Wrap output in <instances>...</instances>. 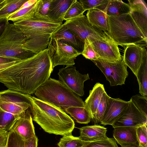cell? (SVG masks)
Segmentation results:
<instances>
[{"label":"cell","instance_id":"1","mask_svg":"<svg viewBox=\"0 0 147 147\" xmlns=\"http://www.w3.org/2000/svg\"><path fill=\"white\" fill-rule=\"evenodd\" d=\"M53 69L47 48L0 70V82L8 89L31 95L50 78Z\"/></svg>","mask_w":147,"mask_h":147},{"label":"cell","instance_id":"2","mask_svg":"<svg viewBox=\"0 0 147 147\" xmlns=\"http://www.w3.org/2000/svg\"><path fill=\"white\" fill-rule=\"evenodd\" d=\"M29 101L32 120L45 132L63 136L71 134L75 123L62 109L31 95Z\"/></svg>","mask_w":147,"mask_h":147},{"label":"cell","instance_id":"3","mask_svg":"<svg viewBox=\"0 0 147 147\" xmlns=\"http://www.w3.org/2000/svg\"><path fill=\"white\" fill-rule=\"evenodd\" d=\"M13 24L26 37L24 49L35 54L47 48L51 34L62 24L35 14L32 19Z\"/></svg>","mask_w":147,"mask_h":147},{"label":"cell","instance_id":"4","mask_svg":"<svg viewBox=\"0 0 147 147\" xmlns=\"http://www.w3.org/2000/svg\"><path fill=\"white\" fill-rule=\"evenodd\" d=\"M39 99L62 109L72 107H84V102L59 80L51 78L36 90Z\"/></svg>","mask_w":147,"mask_h":147},{"label":"cell","instance_id":"5","mask_svg":"<svg viewBox=\"0 0 147 147\" xmlns=\"http://www.w3.org/2000/svg\"><path fill=\"white\" fill-rule=\"evenodd\" d=\"M109 37L118 46L147 43V39L129 13L108 16Z\"/></svg>","mask_w":147,"mask_h":147},{"label":"cell","instance_id":"6","mask_svg":"<svg viewBox=\"0 0 147 147\" xmlns=\"http://www.w3.org/2000/svg\"><path fill=\"white\" fill-rule=\"evenodd\" d=\"M26 37L13 24L7 21L0 37V56L22 60L35 54L24 49Z\"/></svg>","mask_w":147,"mask_h":147},{"label":"cell","instance_id":"7","mask_svg":"<svg viewBox=\"0 0 147 147\" xmlns=\"http://www.w3.org/2000/svg\"><path fill=\"white\" fill-rule=\"evenodd\" d=\"M47 49L53 69L58 65L73 66L75 64V59L81 54L71 46L51 38Z\"/></svg>","mask_w":147,"mask_h":147},{"label":"cell","instance_id":"8","mask_svg":"<svg viewBox=\"0 0 147 147\" xmlns=\"http://www.w3.org/2000/svg\"><path fill=\"white\" fill-rule=\"evenodd\" d=\"M29 95L10 89L0 91V111L20 116L30 110Z\"/></svg>","mask_w":147,"mask_h":147},{"label":"cell","instance_id":"9","mask_svg":"<svg viewBox=\"0 0 147 147\" xmlns=\"http://www.w3.org/2000/svg\"><path fill=\"white\" fill-rule=\"evenodd\" d=\"M64 24L84 42L86 38L102 40L110 38L108 34L92 26L83 14L66 21Z\"/></svg>","mask_w":147,"mask_h":147},{"label":"cell","instance_id":"10","mask_svg":"<svg viewBox=\"0 0 147 147\" xmlns=\"http://www.w3.org/2000/svg\"><path fill=\"white\" fill-rule=\"evenodd\" d=\"M105 76L111 86L125 84L128 75L127 66L123 59L115 62L105 61L98 59L92 61Z\"/></svg>","mask_w":147,"mask_h":147},{"label":"cell","instance_id":"11","mask_svg":"<svg viewBox=\"0 0 147 147\" xmlns=\"http://www.w3.org/2000/svg\"><path fill=\"white\" fill-rule=\"evenodd\" d=\"M59 80L79 96L84 94V83L90 79L88 74H82L76 69V67H66L59 69Z\"/></svg>","mask_w":147,"mask_h":147},{"label":"cell","instance_id":"12","mask_svg":"<svg viewBox=\"0 0 147 147\" xmlns=\"http://www.w3.org/2000/svg\"><path fill=\"white\" fill-rule=\"evenodd\" d=\"M87 39L98 59L110 62H115L122 59L118 45L110 38L102 40Z\"/></svg>","mask_w":147,"mask_h":147},{"label":"cell","instance_id":"13","mask_svg":"<svg viewBox=\"0 0 147 147\" xmlns=\"http://www.w3.org/2000/svg\"><path fill=\"white\" fill-rule=\"evenodd\" d=\"M147 124V118L136 108L130 99L127 107L112 126L113 128L119 126L138 127Z\"/></svg>","mask_w":147,"mask_h":147},{"label":"cell","instance_id":"14","mask_svg":"<svg viewBox=\"0 0 147 147\" xmlns=\"http://www.w3.org/2000/svg\"><path fill=\"white\" fill-rule=\"evenodd\" d=\"M147 53L146 49L140 45L130 44L126 45L123 60L136 76L144 57Z\"/></svg>","mask_w":147,"mask_h":147},{"label":"cell","instance_id":"15","mask_svg":"<svg viewBox=\"0 0 147 147\" xmlns=\"http://www.w3.org/2000/svg\"><path fill=\"white\" fill-rule=\"evenodd\" d=\"M129 101L109 97L106 107L100 123L102 125H112L128 107Z\"/></svg>","mask_w":147,"mask_h":147},{"label":"cell","instance_id":"16","mask_svg":"<svg viewBox=\"0 0 147 147\" xmlns=\"http://www.w3.org/2000/svg\"><path fill=\"white\" fill-rule=\"evenodd\" d=\"M129 14L133 20L147 39V7L142 0H129Z\"/></svg>","mask_w":147,"mask_h":147},{"label":"cell","instance_id":"17","mask_svg":"<svg viewBox=\"0 0 147 147\" xmlns=\"http://www.w3.org/2000/svg\"><path fill=\"white\" fill-rule=\"evenodd\" d=\"M51 38L71 46L81 54L83 51L84 42L64 24L53 32Z\"/></svg>","mask_w":147,"mask_h":147},{"label":"cell","instance_id":"18","mask_svg":"<svg viewBox=\"0 0 147 147\" xmlns=\"http://www.w3.org/2000/svg\"><path fill=\"white\" fill-rule=\"evenodd\" d=\"M137 127L130 126L115 127L113 131V136L121 146L138 147L139 144L136 135Z\"/></svg>","mask_w":147,"mask_h":147},{"label":"cell","instance_id":"19","mask_svg":"<svg viewBox=\"0 0 147 147\" xmlns=\"http://www.w3.org/2000/svg\"><path fill=\"white\" fill-rule=\"evenodd\" d=\"M30 112L29 110L20 116L12 130L19 134L25 140L36 135Z\"/></svg>","mask_w":147,"mask_h":147},{"label":"cell","instance_id":"20","mask_svg":"<svg viewBox=\"0 0 147 147\" xmlns=\"http://www.w3.org/2000/svg\"><path fill=\"white\" fill-rule=\"evenodd\" d=\"M78 137L83 141L90 142L106 138L107 128L99 125H88L79 128Z\"/></svg>","mask_w":147,"mask_h":147},{"label":"cell","instance_id":"21","mask_svg":"<svg viewBox=\"0 0 147 147\" xmlns=\"http://www.w3.org/2000/svg\"><path fill=\"white\" fill-rule=\"evenodd\" d=\"M73 1L74 0H52L48 17L62 24L65 14Z\"/></svg>","mask_w":147,"mask_h":147},{"label":"cell","instance_id":"22","mask_svg":"<svg viewBox=\"0 0 147 147\" xmlns=\"http://www.w3.org/2000/svg\"><path fill=\"white\" fill-rule=\"evenodd\" d=\"M105 92L103 84L96 83L84 102V106L90 112L92 119L95 114L98 106L103 93Z\"/></svg>","mask_w":147,"mask_h":147},{"label":"cell","instance_id":"23","mask_svg":"<svg viewBox=\"0 0 147 147\" xmlns=\"http://www.w3.org/2000/svg\"><path fill=\"white\" fill-rule=\"evenodd\" d=\"M86 17L92 26L108 34L109 30L108 16L104 12L96 9H90L87 12Z\"/></svg>","mask_w":147,"mask_h":147},{"label":"cell","instance_id":"24","mask_svg":"<svg viewBox=\"0 0 147 147\" xmlns=\"http://www.w3.org/2000/svg\"><path fill=\"white\" fill-rule=\"evenodd\" d=\"M62 109L69 114L79 123L88 124L91 121V114L84 107H72Z\"/></svg>","mask_w":147,"mask_h":147},{"label":"cell","instance_id":"25","mask_svg":"<svg viewBox=\"0 0 147 147\" xmlns=\"http://www.w3.org/2000/svg\"><path fill=\"white\" fill-rule=\"evenodd\" d=\"M130 9L129 4L121 0H109L103 12L108 16H111L129 13Z\"/></svg>","mask_w":147,"mask_h":147},{"label":"cell","instance_id":"26","mask_svg":"<svg viewBox=\"0 0 147 147\" xmlns=\"http://www.w3.org/2000/svg\"><path fill=\"white\" fill-rule=\"evenodd\" d=\"M27 0H3L0 4V19L7 18L18 11Z\"/></svg>","mask_w":147,"mask_h":147},{"label":"cell","instance_id":"27","mask_svg":"<svg viewBox=\"0 0 147 147\" xmlns=\"http://www.w3.org/2000/svg\"><path fill=\"white\" fill-rule=\"evenodd\" d=\"M39 1V0H37L31 6L18 10L10 16L8 18V20L16 22L33 18L36 11Z\"/></svg>","mask_w":147,"mask_h":147},{"label":"cell","instance_id":"28","mask_svg":"<svg viewBox=\"0 0 147 147\" xmlns=\"http://www.w3.org/2000/svg\"><path fill=\"white\" fill-rule=\"evenodd\" d=\"M140 94L147 96V53L145 55L136 74Z\"/></svg>","mask_w":147,"mask_h":147},{"label":"cell","instance_id":"29","mask_svg":"<svg viewBox=\"0 0 147 147\" xmlns=\"http://www.w3.org/2000/svg\"><path fill=\"white\" fill-rule=\"evenodd\" d=\"M19 116L0 111V129H4L9 132L12 129Z\"/></svg>","mask_w":147,"mask_h":147},{"label":"cell","instance_id":"30","mask_svg":"<svg viewBox=\"0 0 147 147\" xmlns=\"http://www.w3.org/2000/svg\"><path fill=\"white\" fill-rule=\"evenodd\" d=\"M88 142L81 140L72 134L63 136L57 143L59 147H83Z\"/></svg>","mask_w":147,"mask_h":147},{"label":"cell","instance_id":"31","mask_svg":"<svg viewBox=\"0 0 147 147\" xmlns=\"http://www.w3.org/2000/svg\"><path fill=\"white\" fill-rule=\"evenodd\" d=\"M85 11L79 1L74 0L65 14L64 20L67 21L79 16L83 14Z\"/></svg>","mask_w":147,"mask_h":147},{"label":"cell","instance_id":"32","mask_svg":"<svg viewBox=\"0 0 147 147\" xmlns=\"http://www.w3.org/2000/svg\"><path fill=\"white\" fill-rule=\"evenodd\" d=\"M109 97L106 91L103 94L96 113L92 119L95 124L100 122L105 111Z\"/></svg>","mask_w":147,"mask_h":147},{"label":"cell","instance_id":"33","mask_svg":"<svg viewBox=\"0 0 147 147\" xmlns=\"http://www.w3.org/2000/svg\"><path fill=\"white\" fill-rule=\"evenodd\" d=\"M130 100L136 108L147 118V96L137 94L132 96Z\"/></svg>","mask_w":147,"mask_h":147},{"label":"cell","instance_id":"34","mask_svg":"<svg viewBox=\"0 0 147 147\" xmlns=\"http://www.w3.org/2000/svg\"><path fill=\"white\" fill-rule=\"evenodd\" d=\"M25 141L17 133L11 130L8 132L7 147H24Z\"/></svg>","mask_w":147,"mask_h":147},{"label":"cell","instance_id":"35","mask_svg":"<svg viewBox=\"0 0 147 147\" xmlns=\"http://www.w3.org/2000/svg\"><path fill=\"white\" fill-rule=\"evenodd\" d=\"M83 147H119L114 138H106L88 142Z\"/></svg>","mask_w":147,"mask_h":147},{"label":"cell","instance_id":"36","mask_svg":"<svg viewBox=\"0 0 147 147\" xmlns=\"http://www.w3.org/2000/svg\"><path fill=\"white\" fill-rule=\"evenodd\" d=\"M81 54L86 59L91 61L97 60L98 56L92 47L87 38L84 40V47Z\"/></svg>","mask_w":147,"mask_h":147},{"label":"cell","instance_id":"37","mask_svg":"<svg viewBox=\"0 0 147 147\" xmlns=\"http://www.w3.org/2000/svg\"><path fill=\"white\" fill-rule=\"evenodd\" d=\"M136 135L139 146L147 147V125L144 124L138 127L136 129Z\"/></svg>","mask_w":147,"mask_h":147},{"label":"cell","instance_id":"38","mask_svg":"<svg viewBox=\"0 0 147 147\" xmlns=\"http://www.w3.org/2000/svg\"><path fill=\"white\" fill-rule=\"evenodd\" d=\"M52 1V0H39L35 14L42 17H48Z\"/></svg>","mask_w":147,"mask_h":147},{"label":"cell","instance_id":"39","mask_svg":"<svg viewBox=\"0 0 147 147\" xmlns=\"http://www.w3.org/2000/svg\"><path fill=\"white\" fill-rule=\"evenodd\" d=\"M109 0H80L79 2L82 5L86 11L90 9H96L99 6L105 4Z\"/></svg>","mask_w":147,"mask_h":147},{"label":"cell","instance_id":"40","mask_svg":"<svg viewBox=\"0 0 147 147\" xmlns=\"http://www.w3.org/2000/svg\"><path fill=\"white\" fill-rule=\"evenodd\" d=\"M8 136V132L3 129H0V147H6Z\"/></svg>","mask_w":147,"mask_h":147},{"label":"cell","instance_id":"41","mask_svg":"<svg viewBox=\"0 0 147 147\" xmlns=\"http://www.w3.org/2000/svg\"><path fill=\"white\" fill-rule=\"evenodd\" d=\"M38 139L36 135L25 141L24 147H37Z\"/></svg>","mask_w":147,"mask_h":147},{"label":"cell","instance_id":"42","mask_svg":"<svg viewBox=\"0 0 147 147\" xmlns=\"http://www.w3.org/2000/svg\"><path fill=\"white\" fill-rule=\"evenodd\" d=\"M14 58L0 56V64L9 63L20 61Z\"/></svg>","mask_w":147,"mask_h":147},{"label":"cell","instance_id":"43","mask_svg":"<svg viewBox=\"0 0 147 147\" xmlns=\"http://www.w3.org/2000/svg\"><path fill=\"white\" fill-rule=\"evenodd\" d=\"M7 21V18L0 19V37L4 30L6 23Z\"/></svg>","mask_w":147,"mask_h":147},{"label":"cell","instance_id":"44","mask_svg":"<svg viewBox=\"0 0 147 147\" xmlns=\"http://www.w3.org/2000/svg\"><path fill=\"white\" fill-rule=\"evenodd\" d=\"M37 1V0H27L21 6L19 10L31 6L34 3H35Z\"/></svg>","mask_w":147,"mask_h":147},{"label":"cell","instance_id":"45","mask_svg":"<svg viewBox=\"0 0 147 147\" xmlns=\"http://www.w3.org/2000/svg\"><path fill=\"white\" fill-rule=\"evenodd\" d=\"M17 61H14L9 63L0 64V70L10 67L14 64Z\"/></svg>","mask_w":147,"mask_h":147},{"label":"cell","instance_id":"46","mask_svg":"<svg viewBox=\"0 0 147 147\" xmlns=\"http://www.w3.org/2000/svg\"><path fill=\"white\" fill-rule=\"evenodd\" d=\"M121 147H141L140 146H139L138 147H123V146H121Z\"/></svg>","mask_w":147,"mask_h":147},{"label":"cell","instance_id":"47","mask_svg":"<svg viewBox=\"0 0 147 147\" xmlns=\"http://www.w3.org/2000/svg\"><path fill=\"white\" fill-rule=\"evenodd\" d=\"M3 0H0V4L3 1Z\"/></svg>","mask_w":147,"mask_h":147},{"label":"cell","instance_id":"48","mask_svg":"<svg viewBox=\"0 0 147 147\" xmlns=\"http://www.w3.org/2000/svg\"></svg>","mask_w":147,"mask_h":147}]
</instances>
